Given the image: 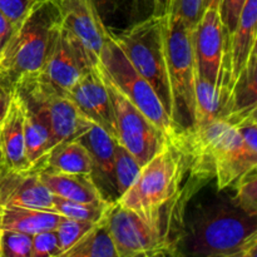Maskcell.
I'll return each mask as SVG.
<instances>
[{
	"mask_svg": "<svg viewBox=\"0 0 257 257\" xmlns=\"http://www.w3.org/2000/svg\"><path fill=\"white\" fill-rule=\"evenodd\" d=\"M190 183L172 198L151 212H137L113 202L107 222L118 257L176 256L183 238V215Z\"/></svg>",
	"mask_w": 257,
	"mask_h": 257,
	"instance_id": "6da1fadb",
	"label": "cell"
},
{
	"mask_svg": "<svg viewBox=\"0 0 257 257\" xmlns=\"http://www.w3.org/2000/svg\"><path fill=\"white\" fill-rule=\"evenodd\" d=\"M60 14L55 0L35 8L18 27L0 52V85L13 92L24 78L42 73Z\"/></svg>",
	"mask_w": 257,
	"mask_h": 257,
	"instance_id": "7a4b0ae2",
	"label": "cell"
},
{
	"mask_svg": "<svg viewBox=\"0 0 257 257\" xmlns=\"http://www.w3.org/2000/svg\"><path fill=\"white\" fill-rule=\"evenodd\" d=\"M257 216L228 205L207 206L198 212L191 228V255L256 257Z\"/></svg>",
	"mask_w": 257,
	"mask_h": 257,
	"instance_id": "3957f363",
	"label": "cell"
},
{
	"mask_svg": "<svg viewBox=\"0 0 257 257\" xmlns=\"http://www.w3.org/2000/svg\"><path fill=\"white\" fill-rule=\"evenodd\" d=\"M193 29L180 18L163 13V37L171 89V118L183 132L195 119V87L197 78Z\"/></svg>",
	"mask_w": 257,
	"mask_h": 257,
	"instance_id": "277c9868",
	"label": "cell"
},
{
	"mask_svg": "<svg viewBox=\"0 0 257 257\" xmlns=\"http://www.w3.org/2000/svg\"><path fill=\"white\" fill-rule=\"evenodd\" d=\"M188 160L180 141L165 143L162 148L142 166L135 182L117 198L119 206L137 212H151L172 200L181 190Z\"/></svg>",
	"mask_w": 257,
	"mask_h": 257,
	"instance_id": "5b68a950",
	"label": "cell"
},
{
	"mask_svg": "<svg viewBox=\"0 0 257 257\" xmlns=\"http://www.w3.org/2000/svg\"><path fill=\"white\" fill-rule=\"evenodd\" d=\"M97 65L114 87L166 136L167 141L173 142L178 137L181 131L175 125L156 90L131 64L109 30Z\"/></svg>",
	"mask_w": 257,
	"mask_h": 257,
	"instance_id": "8992f818",
	"label": "cell"
},
{
	"mask_svg": "<svg viewBox=\"0 0 257 257\" xmlns=\"http://www.w3.org/2000/svg\"><path fill=\"white\" fill-rule=\"evenodd\" d=\"M13 94L44 118L52 133L54 147L78 140L93 124L79 112L67 93L53 84L42 73L19 80L13 89Z\"/></svg>",
	"mask_w": 257,
	"mask_h": 257,
	"instance_id": "52a82bcc",
	"label": "cell"
},
{
	"mask_svg": "<svg viewBox=\"0 0 257 257\" xmlns=\"http://www.w3.org/2000/svg\"><path fill=\"white\" fill-rule=\"evenodd\" d=\"M113 34V33H112ZM113 38L131 64L152 85L171 115V89L163 37V14H152Z\"/></svg>",
	"mask_w": 257,
	"mask_h": 257,
	"instance_id": "ba28073f",
	"label": "cell"
},
{
	"mask_svg": "<svg viewBox=\"0 0 257 257\" xmlns=\"http://www.w3.org/2000/svg\"><path fill=\"white\" fill-rule=\"evenodd\" d=\"M95 67L104 80L112 102L115 141L127 148L143 166L165 146L167 138L114 87L98 65Z\"/></svg>",
	"mask_w": 257,
	"mask_h": 257,
	"instance_id": "9c48e42d",
	"label": "cell"
},
{
	"mask_svg": "<svg viewBox=\"0 0 257 257\" xmlns=\"http://www.w3.org/2000/svg\"><path fill=\"white\" fill-rule=\"evenodd\" d=\"M227 35L221 23L218 8H206L193 29L197 74L220 90ZM221 93V92H220Z\"/></svg>",
	"mask_w": 257,
	"mask_h": 257,
	"instance_id": "30bf717a",
	"label": "cell"
},
{
	"mask_svg": "<svg viewBox=\"0 0 257 257\" xmlns=\"http://www.w3.org/2000/svg\"><path fill=\"white\" fill-rule=\"evenodd\" d=\"M94 65L78 40L59 24L48 50L42 74L67 92Z\"/></svg>",
	"mask_w": 257,
	"mask_h": 257,
	"instance_id": "8fae6325",
	"label": "cell"
},
{
	"mask_svg": "<svg viewBox=\"0 0 257 257\" xmlns=\"http://www.w3.org/2000/svg\"><path fill=\"white\" fill-rule=\"evenodd\" d=\"M60 24L78 40L93 65L99 62L108 29L104 27L94 0H55Z\"/></svg>",
	"mask_w": 257,
	"mask_h": 257,
	"instance_id": "7c38bea8",
	"label": "cell"
},
{
	"mask_svg": "<svg viewBox=\"0 0 257 257\" xmlns=\"http://www.w3.org/2000/svg\"><path fill=\"white\" fill-rule=\"evenodd\" d=\"M256 22L257 0H246L237 27L235 32L227 38V44H226V54L220 83L222 104L227 97L230 88L237 79L241 70L247 64L251 53L256 49Z\"/></svg>",
	"mask_w": 257,
	"mask_h": 257,
	"instance_id": "4fadbf2b",
	"label": "cell"
},
{
	"mask_svg": "<svg viewBox=\"0 0 257 257\" xmlns=\"http://www.w3.org/2000/svg\"><path fill=\"white\" fill-rule=\"evenodd\" d=\"M65 93L85 118L100 125L115 140L112 102L95 65Z\"/></svg>",
	"mask_w": 257,
	"mask_h": 257,
	"instance_id": "5bb4252c",
	"label": "cell"
},
{
	"mask_svg": "<svg viewBox=\"0 0 257 257\" xmlns=\"http://www.w3.org/2000/svg\"><path fill=\"white\" fill-rule=\"evenodd\" d=\"M54 195L43 185L38 171L10 170L7 166L0 171V206H17L52 210Z\"/></svg>",
	"mask_w": 257,
	"mask_h": 257,
	"instance_id": "9a60e30c",
	"label": "cell"
},
{
	"mask_svg": "<svg viewBox=\"0 0 257 257\" xmlns=\"http://www.w3.org/2000/svg\"><path fill=\"white\" fill-rule=\"evenodd\" d=\"M0 148L8 168L15 171L32 168L25 153L24 112L19 99L14 94L9 109L0 123Z\"/></svg>",
	"mask_w": 257,
	"mask_h": 257,
	"instance_id": "2e32d148",
	"label": "cell"
},
{
	"mask_svg": "<svg viewBox=\"0 0 257 257\" xmlns=\"http://www.w3.org/2000/svg\"><path fill=\"white\" fill-rule=\"evenodd\" d=\"M43 185L54 196L78 202H97L105 200L93 181L92 175L64 173L49 170H38Z\"/></svg>",
	"mask_w": 257,
	"mask_h": 257,
	"instance_id": "e0dca14e",
	"label": "cell"
},
{
	"mask_svg": "<svg viewBox=\"0 0 257 257\" xmlns=\"http://www.w3.org/2000/svg\"><path fill=\"white\" fill-rule=\"evenodd\" d=\"M33 168L92 175L94 165L87 147L80 138H78L55 146Z\"/></svg>",
	"mask_w": 257,
	"mask_h": 257,
	"instance_id": "ac0fdd59",
	"label": "cell"
},
{
	"mask_svg": "<svg viewBox=\"0 0 257 257\" xmlns=\"http://www.w3.org/2000/svg\"><path fill=\"white\" fill-rule=\"evenodd\" d=\"M62 215L52 210L17 206H2L0 228L14 230L33 236L44 231L55 230Z\"/></svg>",
	"mask_w": 257,
	"mask_h": 257,
	"instance_id": "d6986e66",
	"label": "cell"
},
{
	"mask_svg": "<svg viewBox=\"0 0 257 257\" xmlns=\"http://www.w3.org/2000/svg\"><path fill=\"white\" fill-rule=\"evenodd\" d=\"M20 104L24 112L25 153L30 167L33 168L54 147V145H53L52 133L44 118L33 108L27 107L22 102Z\"/></svg>",
	"mask_w": 257,
	"mask_h": 257,
	"instance_id": "ffe728a7",
	"label": "cell"
},
{
	"mask_svg": "<svg viewBox=\"0 0 257 257\" xmlns=\"http://www.w3.org/2000/svg\"><path fill=\"white\" fill-rule=\"evenodd\" d=\"M93 160V165L104 176L105 180L114 186V148L117 141L100 125L93 123L92 127L80 137Z\"/></svg>",
	"mask_w": 257,
	"mask_h": 257,
	"instance_id": "44dd1931",
	"label": "cell"
},
{
	"mask_svg": "<svg viewBox=\"0 0 257 257\" xmlns=\"http://www.w3.org/2000/svg\"><path fill=\"white\" fill-rule=\"evenodd\" d=\"M62 257H118L117 248L107 222V216L98 221Z\"/></svg>",
	"mask_w": 257,
	"mask_h": 257,
	"instance_id": "7402d4cb",
	"label": "cell"
},
{
	"mask_svg": "<svg viewBox=\"0 0 257 257\" xmlns=\"http://www.w3.org/2000/svg\"><path fill=\"white\" fill-rule=\"evenodd\" d=\"M222 98L218 88L197 74L195 87V119L192 128H200L218 117Z\"/></svg>",
	"mask_w": 257,
	"mask_h": 257,
	"instance_id": "603a6c76",
	"label": "cell"
},
{
	"mask_svg": "<svg viewBox=\"0 0 257 257\" xmlns=\"http://www.w3.org/2000/svg\"><path fill=\"white\" fill-rule=\"evenodd\" d=\"M113 202L107 200L97 201V202H78V201L65 200V198L54 196L53 207L55 212L64 217L73 218L78 221L87 222H98L109 212Z\"/></svg>",
	"mask_w": 257,
	"mask_h": 257,
	"instance_id": "cb8c5ba5",
	"label": "cell"
},
{
	"mask_svg": "<svg viewBox=\"0 0 257 257\" xmlns=\"http://www.w3.org/2000/svg\"><path fill=\"white\" fill-rule=\"evenodd\" d=\"M113 168H114V186L118 198L132 186L142 168V165L127 148L117 142L114 148Z\"/></svg>",
	"mask_w": 257,
	"mask_h": 257,
	"instance_id": "d4e9b609",
	"label": "cell"
},
{
	"mask_svg": "<svg viewBox=\"0 0 257 257\" xmlns=\"http://www.w3.org/2000/svg\"><path fill=\"white\" fill-rule=\"evenodd\" d=\"M257 167L243 173L235 183V197L231 202L251 216H257Z\"/></svg>",
	"mask_w": 257,
	"mask_h": 257,
	"instance_id": "484cf974",
	"label": "cell"
},
{
	"mask_svg": "<svg viewBox=\"0 0 257 257\" xmlns=\"http://www.w3.org/2000/svg\"><path fill=\"white\" fill-rule=\"evenodd\" d=\"M97 222H87V221H78L62 216L58 223L55 232L60 246V257L65 251L74 246L93 226Z\"/></svg>",
	"mask_w": 257,
	"mask_h": 257,
	"instance_id": "4316f807",
	"label": "cell"
},
{
	"mask_svg": "<svg viewBox=\"0 0 257 257\" xmlns=\"http://www.w3.org/2000/svg\"><path fill=\"white\" fill-rule=\"evenodd\" d=\"M32 236L14 230H0V257H30Z\"/></svg>",
	"mask_w": 257,
	"mask_h": 257,
	"instance_id": "83f0119b",
	"label": "cell"
},
{
	"mask_svg": "<svg viewBox=\"0 0 257 257\" xmlns=\"http://www.w3.org/2000/svg\"><path fill=\"white\" fill-rule=\"evenodd\" d=\"M44 2L47 0H0V12L15 28Z\"/></svg>",
	"mask_w": 257,
	"mask_h": 257,
	"instance_id": "f1b7e54d",
	"label": "cell"
},
{
	"mask_svg": "<svg viewBox=\"0 0 257 257\" xmlns=\"http://www.w3.org/2000/svg\"><path fill=\"white\" fill-rule=\"evenodd\" d=\"M30 257H60V246L55 230L32 236Z\"/></svg>",
	"mask_w": 257,
	"mask_h": 257,
	"instance_id": "f546056e",
	"label": "cell"
},
{
	"mask_svg": "<svg viewBox=\"0 0 257 257\" xmlns=\"http://www.w3.org/2000/svg\"><path fill=\"white\" fill-rule=\"evenodd\" d=\"M165 13L195 27L202 13V0H170Z\"/></svg>",
	"mask_w": 257,
	"mask_h": 257,
	"instance_id": "4dcf8cb0",
	"label": "cell"
},
{
	"mask_svg": "<svg viewBox=\"0 0 257 257\" xmlns=\"http://www.w3.org/2000/svg\"><path fill=\"white\" fill-rule=\"evenodd\" d=\"M246 0H220L218 13L227 38L235 32Z\"/></svg>",
	"mask_w": 257,
	"mask_h": 257,
	"instance_id": "1f68e13d",
	"label": "cell"
},
{
	"mask_svg": "<svg viewBox=\"0 0 257 257\" xmlns=\"http://www.w3.org/2000/svg\"><path fill=\"white\" fill-rule=\"evenodd\" d=\"M13 30H14L13 25L10 24L9 20L4 17V14L0 12V52H2L5 43L8 42L9 37L12 35Z\"/></svg>",
	"mask_w": 257,
	"mask_h": 257,
	"instance_id": "d6a6232c",
	"label": "cell"
},
{
	"mask_svg": "<svg viewBox=\"0 0 257 257\" xmlns=\"http://www.w3.org/2000/svg\"><path fill=\"white\" fill-rule=\"evenodd\" d=\"M12 98H13V92H10V90H8L7 88L0 85V123L3 122L8 109H9Z\"/></svg>",
	"mask_w": 257,
	"mask_h": 257,
	"instance_id": "836d02e7",
	"label": "cell"
},
{
	"mask_svg": "<svg viewBox=\"0 0 257 257\" xmlns=\"http://www.w3.org/2000/svg\"><path fill=\"white\" fill-rule=\"evenodd\" d=\"M170 0H153V4H155V13L153 14H163L167 9V5Z\"/></svg>",
	"mask_w": 257,
	"mask_h": 257,
	"instance_id": "e575fe53",
	"label": "cell"
},
{
	"mask_svg": "<svg viewBox=\"0 0 257 257\" xmlns=\"http://www.w3.org/2000/svg\"><path fill=\"white\" fill-rule=\"evenodd\" d=\"M218 4H220V0H202V12L206 8H218ZM201 14H202V13H201Z\"/></svg>",
	"mask_w": 257,
	"mask_h": 257,
	"instance_id": "d590c367",
	"label": "cell"
},
{
	"mask_svg": "<svg viewBox=\"0 0 257 257\" xmlns=\"http://www.w3.org/2000/svg\"><path fill=\"white\" fill-rule=\"evenodd\" d=\"M5 163H4V158H3V153H2V148H0V171H2V168L4 167Z\"/></svg>",
	"mask_w": 257,
	"mask_h": 257,
	"instance_id": "8d00e7d4",
	"label": "cell"
},
{
	"mask_svg": "<svg viewBox=\"0 0 257 257\" xmlns=\"http://www.w3.org/2000/svg\"><path fill=\"white\" fill-rule=\"evenodd\" d=\"M0 211H2V206H0ZM0 230H2V228H0Z\"/></svg>",
	"mask_w": 257,
	"mask_h": 257,
	"instance_id": "74e56055",
	"label": "cell"
}]
</instances>
